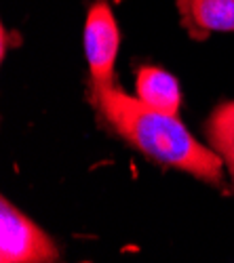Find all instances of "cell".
<instances>
[{
	"instance_id": "obj_1",
	"label": "cell",
	"mask_w": 234,
	"mask_h": 263,
	"mask_svg": "<svg viewBox=\"0 0 234 263\" xmlns=\"http://www.w3.org/2000/svg\"><path fill=\"white\" fill-rule=\"evenodd\" d=\"M91 99L101 120L143 156L224 187V160L190 135L177 116L158 112L118 86L91 93Z\"/></svg>"
},
{
	"instance_id": "obj_2",
	"label": "cell",
	"mask_w": 234,
	"mask_h": 263,
	"mask_svg": "<svg viewBox=\"0 0 234 263\" xmlns=\"http://www.w3.org/2000/svg\"><path fill=\"white\" fill-rule=\"evenodd\" d=\"M120 34L112 9L99 0L87 13L84 24V55L91 72V93L108 91L114 84V63Z\"/></svg>"
},
{
	"instance_id": "obj_3",
	"label": "cell",
	"mask_w": 234,
	"mask_h": 263,
	"mask_svg": "<svg viewBox=\"0 0 234 263\" xmlns=\"http://www.w3.org/2000/svg\"><path fill=\"white\" fill-rule=\"evenodd\" d=\"M0 259L5 263L59 259L53 240L5 198L0 202Z\"/></svg>"
},
{
	"instance_id": "obj_4",
	"label": "cell",
	"mask_w": 234,
	"mask_h": 263,
	"mask_svg": "<svg viewBox=\"0 0 234 263\" xmlns=\"http://www.w3.org/2000/svg\"><path fill=\"white\" fill-rule=\"evenodd\" d=\"M184 30L194 40L213 32H234V0H177Z\"/></svg>"
},
{
	"instance_id": "obj_5",
	"label": "cell",
	"mask_w": 234,
	"mask_h": 263,
	"mask_svg": "<svg viewBox=\"0 0 234 263\" xmlns=\"http://www.w3.org/2000/svg\"><path fill=\"white\" fill-rule=\"evenodd\" d=\"M135 91H137V99L143 101L146 105L158 109V112L177 116L182 93L177 80L167 70L154 68V65H141L137 70Z\"/></svg>"
},
{
	"instance_id": "obj_6",
	"label": "cell",
	"mask_w": 234,
	"mask_h": 263,
	"mask_svg": "<svg viewBox=\"0 0 234 263\" xmlns=\"http://www.w3.org/2000/svg\"><path fill=\"white\" fill-rule=\"evenodd\" d=\"M205 135L211 149H215L224 164L228 166L234 185V99L220 103L211 112L205 124Z\"/></svg>"
}]
</instances>
